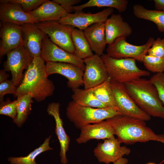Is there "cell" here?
<instances>
[{
	"instance_id": "1",
	"label": "cell",
	"mask_w": 164,
	"mask_h": 164,
	"mask_svg": "<svg viewBox=\"0 0 164 164\" xmlns=\"http://www.w3.org/2000/svg\"><path fill=\"white\" fill-rule=\"evenodd\" d=\"M48 77L45 61L41 56L33 58L17 87L15 96L17 97L31 93L37 102L44 100L53 94L55 89L53 82Z\"/></svg>"
},
{
	"instance_id": "2",
	"label": "cell",
	"mask_w": 164,
	"mask_h": 164,
	"mask_svg": "<svg viewBox=\"0 0 164 164\" xmlns=\"http://www.w3.org/2000/svg\"><path fill=\"white\" fill-rule=\"evenodd\" d=\"M121 143L133 144L149 141L159 142L158 135L142 119L118 114L106 120Z\"/></svg>"
},
{
	"instance_id": "3",
	"label": "cell",
	"mask_w": 164,
	"mask_h": 164,
	"mask_svg": "<svg viewBox=\"0 0 164 164\" xmlns=\"http://www.w3.org/2000/svg\"><path fill=\"white\" fill-rule=\"evenodd\" d=\"M136 104L150 116L164 119V105L157 89L149 80L139 78L124 84Z\"/></svg>"
},
{
	"instance_id": "4",
	"label": "cell",
	"mask_w": 164,
	"mask_h": 164,
	"mask_svg": "<svg viewBox=\"0 0 164 164\" xmlns=\"http://www.w3.org/2000/svg\"><path fill=\"white\" fill-rule=\"evenodd\" d=\"M66 114L67 118L75 126L80 129L87 125L98 122L121 114L116 108L84 107L72 101L68 104Z\"/></svg>"
},
{
	"instance_id": "5",
	"label": "cell",
	"mask_w": 164,
	"mask_h": 164,
	"mask_svg": "<svg viewBox=\"0 0 164 164\" xmlns=\"http://www.w3.org/2000/svg\"><path fill=\"white\" fill-rule=\"evenodd\" d=\"M101 57L105 64L109 77L113 81L125 84L150 75L148 71L139 68L136 60L133 59H115L107 54H103Z\"/></svg>"
},
{
	"instance_id": "6",
	"label": "cell",
	"mask_w": 164,
	"mask_h": 164,
	"mask_svg": "<svg viewBox=\"0 0 164 164\" xmlns=\"http://www.w3.org/2000/svg\"><path fill=\"white\" fill-rule=\"evenodd\" d=\"M126 38L125 36L118 37L108 44L106 54L115 59L132 58L142 62L144 57L147 55L148 50L155 40L154 38L150 37L144 44L137 46L127 42Z\"/></svg>"
},
{
	"instance_id": "7",
	"label": "cell",
	"mask_w": 164,
	"mask_h": 164,
	"mask_svg": "<svg viewBox=\"0 0 164 164\" xmlns=\"http://www.w3.org/2000/svg\"><path fill=\"white\" fill-rule=\"evenodd\" d=\"M36 25L49 37L53 42L66 51L74 54L75 48L72 34L75 27L63 24L59 21L38 22Z\"/></svg>"
},
{
	"instance_id": "8",
	"label": "cell",
	"mask_w": 164,
	"mask_h": 164,
	"mask_svg": "<svg viewBox=\"0 0 164 164\" xmlns=\"http://www.w3.org/2000/svg\"><path fill=\"white\" fill-rule=\"evenodd\" d=\"M111 85L117 108L121 114L145 121L150 119L151 116L136 104L127 92L124 84L111 80Z\"/></svg>"
},
{
	"instance_id": "9",
	"label": "cell",
	"mask_w": 164,
	"mask_h": 164,
	"mask_svg": "<svg viewBox=\"0 0 164 164\" xmlns=\"http://www.w3.org/2000/svg\"><path fill=\"white\" fill-rule=\"evenodd\" d=\"M7 59L3 67L6 71H10L13 82L16 86L21 83L23 76L22 72L27 70L33 58L21 45L7 54Z\"/></svg>"
},
{
	"instance_id": "10",
	"label": "cell",
	"mask_w": 164,
	"mask_h": 164,
	"mask_svg": "<svg viewBox=\"0 0 164 164\" xmlns=\"http://www.w3.org/2000/svg\"><path fill=\"white\" fill-rule=\"evenodd\" d=\"M83 60L85 65L83 76L84 89L94 87L109 77L106 66L101 56L95 54Z\"/></svg>"
},
{
	"instance_id": "11",
	"label": "cell",
	"mask_w": 164,
	"mask_h": 164,
	"mask_svg": "<svg viewBox=\"0 0 164 164\" xmlns=\"http://www.w3.org/2000/svg\"><path fill=\"white\" fill-rule=\"evenodd\" d=\"M41 57L45 62H60L73 64L84 72L85 65L83 60L77 58L53 42L46 35L42 43Z\"/></svg>"
},
{
	"instance_id": "12",
	"label": "cell",
	"mask_w": 164,
	"mask_h": 164,
	"mask_svg": "<svg viewBox=\"0 0 164 164\" xmlns=\"http://www.w3.org/2000/svg\"><path fill=\"white\" fill-rule=\"evenodd\" d=\"M121 143L114 137L105 139L103 142L98 143L94 149V155L100 162L106 164L113 163L131 152L129 148L121 146Z\"/></svg>"
},
{
	"instance_id": "13",
	"label": "cell",
	"mask_w": 164,
	"mask_h": 164,
	"mask_svg": "<svg viewBox=\"0 0 164 164\" xmlns=\"http://www.w3.org/2000/svg\"><path fill=\"white\" fill-rule=\"evenodd\" d=\"M113 9L107 8L95 13H85L82 11L68 14L59 21L61 23L72 26L84 30L97 23H104L113 12Z\"/></svg>"
},
{
	"instance_id": "14",
	"label": "cell",
	"mask_w": 164,
	"mask_h": 164,
	"mask_svg": "<svg viewBox=\"0 0 164 164\" xmlns=\"http://www.w3.org/2000/svg\"><path fill=\"white\" fill-rule=\"evenodd\" d=\"M46 70L47 77L53 74L63 76L68 80L67 86L72 90L83 85L84 71L73 64L63 62H46Z\"/></svg>"
},
{
	"instance_id": "15",
	"label": "cell",
	"mask_w": 164,
	"mask_h": 164,
	"mask_svg": "<svg viewBox=\"0 0 164 164\" xmlns=\"http://www.w3.org/2000/svg\"><path fill=\"white\" fill-rule=\"evenodd\" d=\"M1 23L0 57L23 44L22 31L21 25L8 22H1Z\"/></svg>"
},
{
	"instance_id": "16",
	"label": "cell",
	"mask_w": 164,
	"mask_h": 164,
	"mask_svg": "<svg viewBox=\"0 0 164 164\" xmlns=\"http://www.w3.org/2000/svg\"><path fill=\"white\" fill-rule=\"evenodd\" d=\"M0 19L2 22L19 25L38 23L32 15L23 11L20 4L8 2L5 0H0Z\"/></svg>"
},
{
	"instance_id": "17",
	"label": "cell",
	"mask_w": 164,
	"mask_h": 164,
	"mask_svg": "<svg viewBox=\"0 0 164 164\" xmlns=\"http://www.w3.org/2000/svg\"><path fill=\"white\" fill-rule=\"evenodd\" d=\"M60 104L59 103L53 102L49 104L47 108L48 114L52 116L55 122V132L59 140L60 148L59 155L62 164H67L68 160L66 153L69 150L70 142V137L67 134L63 127V120L60 114Z\"/></svg>"
},
{
	"instance_id": "18",
	"label": "cell",
	"mask_w": 164,
	"mask_h": 164,
	"mask_svg": "<svg viewBox=\"0 0 164 164\" xmlns=\"http://www.w3.org/2000/svg\"><path fill=\"white\" fill-rule=\"evenodd\" d=\"M21 26L25 49L33 58L41 56L42 41L46 35L36 24L26 23Z\"/></svg>"
},
{
	"instance_id": "19",
	"label": "cell",
	"mask_w": 164,
	"mask_h": 164,
	"mask_svg": "<svg viewBox=\"0 0 164 164\" xmlns=\"http://www.w3.org/2000/svg\"><path fill=\"white\" fill-rule=\"evenodd\" d=\"M80 136L76 139L78 144L85 143L91 139H106L114 137L115 132L106 120L89 124L80 129Z\"/></svg>"
},
{
	"instance_id": "20",
	"label": "cell",
	"mask_w": 164,
	"mask_h": 164,
	"mask_svg": "<svg viewBox=\"0 0 164 164\" xmlns=\"http://www.w3.org/2000/svg\"><path fill=\"white\" fill-rule=\"evenodd\" d=\"M107 44L112 43L116 39L128 37L132 33V29L120 14H112L105 22Z\"/></svg>"
},
{
	"instance_id": "21",
	"label": "cell",
	"mask_w": 164,
	"mask_h": 164,
	"mask_svg": "<svg viewBox=\"0 0 164 164\" xmlns=\"http://www.w3.org/2000/svg\"><path fill=\"white\" fill-rule=\"evenodd\" d=\"M28 13L32 15L38 23L58 21L68 14L60 5L48 0H46L39 7Z\"/></svg>"
},
{
	"instance_id": "22",
	"label": "cell",
	"mask_w": 164,
	"mask_h": 164,
	"mask_svg": "<svg viewBox=\"0 0 164 164\" xmlns=\"http://www.w3.org/2000/svg\"><path fill=\"white\" fill-rule=\"evenodd\" d=\"M83 31L92 51L100 56L102 55L107 44L105 22L93 24Z\"/></svg>"
},
{
	"instance_id": "23",
	"label": "cell",
	"mask_w": 164,
	"mask_h": 164,
	"mask_svg": "<svg viewBox=\"0 0 164 164\" xmlns=\"http://www.w3.org/2000/svg\"><path fill=\"white\" fill-rule=\"evenodd\" d=\"M72 91V101L79 105L95 108L108 107L97 99L94 94L93 88L87 89L77 88Z\"/></svg>"
},
{
	"instance_id": "24",
	"label": "cell",
	"mask_w": 164,
	"mask_h": 164,
	"mask_svg": "<svg viewBox=\"0 0 164 164\" xmlns=\"http://www.w3.org/2000/svg\"><path fill=\"white\" fill-rule=\"evenodd\" d=\"M133 12L137 18L154 22L160 32H164V11L148 9L142 5L136 4L133 6Z\"/></svg>"
},
{
	"instance_id": "25",
	"label": "cell",
	"mask_w": 164,
	"mask_h": 164,
	"mask_svg": "<svg viewBox=\"0 0 164 164\" xmlns=\"http://www.w3.org/2000/svg\"><path fill=\"white\" fill-rule=\"evenodd\" d=\"M72 37L75 48L74 55L77 58L84 60L94 55L83 30L74 28Z\"/></svg>"
},
{
	"instance_id": "26",
	"label": "cell",
	"mask_w": 164,
	"mask_h": 164,
	"mask_svg": "<svg viewBox=\"0 0 164 164\" xmlns=\"http://www.w3.org/2000/svg\"><path fill=\"white\" fill-rule=\"evenodd\" d=\"M33 98V96L31 93L17 97V116L12 121L19 128L22 126L31 113Z\"/></svg>"
},
{
	"instance_id": "27",
	"label": "cell",
	"mask_w": 164,
	"mask_h": 164,
	"mask_svg": "<svg viewBox=\"0 0 164 164\" xmlns=\"http://www.w3.org/2000/svg\"><path fill=\"white\" fill-rule=\"evenodd\" d=\"M111 80L109 77L103 83L93 88L94 92L96 98L101 103L107 107L116 108L118 110L111 85Z\"/></svg>"
},
{
	"instance_id": "28",
	"label": "cell",
	"mask_w": 164,
	"mask_h": 164,
	"mask_svg": "<svg viewBox=\"0 0 164 164\" xmlns=\"http://www.w3.org/2000/svg\"><path fill=\"white\" fill-rule=\"evenodd\" d=\"M128 3L127 0H90L82 5L74 6L73 9L74 11L77 12L89 7H107L115 8L119 13H122L126 10Z\"/></svg>"
},
{
	"instance_id": "29",
	"label": "cell",
	"mask_w": 164,
	"mask_h": 164,
	"mask_svg": "<svg viewBox=\"0 0 164 164\" xmlns=\"http://www.w3.org/2000/svg\"><path fill=\"white\" fill-rule=\"evenodd\" d=\"M51 138V135H50L46 138L42 144L27 155L9 157L8 158V161L11 164H38L35 159L38 155L43 152L53 149L49 146Z\"/></svg>"
},
{
	"instance_id": "30",
	"label": "cell",
	"mask_w": 164,
	"mask_h": 164,
	"mask_svg": "<svg viewBox=\"0 0 164 164\" xmlns=\"http://www.w3.org/2000/svg\"><path fill=\"white\" fill-rule=\"evenodd\" d=\"M142 62L146 69L150 71L156 73L164 72V57L146 55L144 57Z\"/></svg>"
},
{
	"instance_id": "31",
	"label": "cell",
	"mask_w": 164,
	"mask_h": 164,
	"mask_svg": "<svg viewBox=\"0 0 164 164\" xmlns=\"http://www.w3.org/2000/svg\"><path fill=\"white\" fill-rule=\"evenodd\" d=\"M17 100L11 101L9 98L6 101L1 102L0 114L9 117L13 120H14L17 114Z\"/></svg>"
},
{
	"instance_id": "32",
	"label": "cell",
	"mask_w": 164,
	"mask_h": 164,
	"mask_svg": "<svg viewBox=\"0 0 164 164\" xmlns=\"http://www.w3.org/2000/svg\"><path fill=\"white\" fill-rule=\"evenodd\" d=\"M6 1L20 4L23 11L27 13L39 7L46 0H5Z\"/></svg>"
},
{
	"instance_id": "33",
	"label": "cell",
	"mask_w": 164,
	"mask_h": 164,
	"mask_svg": "<svg viewBox=\"0 0 164 164\" xmlns=\"http://www.w3.org/2000/svg\"><path fill=\"white\" fill-rule=\"evenodd\" d=\"M149 80L156 87L159 97L164 105V72L156 73Z\"/></svg>"
},
{
	"instance_id": "34",
	"label": "cell",
	"mask_w": 164,
	"mask_h": 164,
	"mask_svg": "<svg viewBox=\"0 0 164 164\" xmlns=\"http://www.w3.org/2000/svg\"><path fill=\"white\" fill-rule=\"evenodd\" d=\"M147 54L154 56L164 57V39L159 37L155 40L152 46L148 50Z\"/></svg>"
},
{
	"instance_id": "35",
	"label": "cell",
	"mask_w": 164,
	"mask_h": 164,
	"mask_svg": "<svg viewBox=\"0 0 164 164\" xmlns=\"http://www.w3.org/2000/svg\"><path fill=\"white\" fill-rule=\"evenodd\" d=\"M16 87L11 80H7L0 84V101H4V96L7 94H16Z\"/></svg>"
},
{
	"instance_id": "36",
	"label": "cell",
	"mask_w": 164,
	"mask_h": 164,
	"mask_svg": "<svg viewBox=\"0 0 164 164\" xmlns=\"http://www.w3.org/2000/svg\"><path fill=\"white\" fill-rule=\"evenodd\" d=\"M54 2L60 5L67 12L70 14L73 11V7L81 1L80 0H53Z\"/></svg>"
},
{
	"instance_id": "37",
	"label": "cell",
	"mask_w": 164,
	"mask_h": 164,
	"mask_svg": "<svg viewBox=\"0 0 164 164\" xmlns=\"http://www.w3.org/2000/svg\"><path fill=\"white\" fill-rule=\"evenodd\" d=\"M155 10L164 11V0H154Z\"/></svg>"
},
{
	"instance_id": "38",
	"label": "cell",
	"mask_w": 164,
	"mask_h": 164,
	"mask_svg": "<svg viewBox=\"0 0 164 164\" xmlns=\"http://www.w3.org/2000/svg\"><path fill=\"white\" fill-rule=\"evenodd\" d=\"M4 70H1L0 71V83L7 80L9 77V74L5 72Z\"/></svg>"
},
{
	"instance_id": "39",
	"label": "cell",
	"mask_w": 164,
	"mask_h": 164,
	"mask_svg": "<svg viewBox=\"0 0 164 164\" xmlns=\"http://www.w3.org/2000/svg\"><path fill=\"white\" fill-rule=\"evenodd\" d=\"M128 162V159L122 157L115 161L113 164H127Z\"/></svg>"
},
{
	"instance_id": "40",
	"label": "cell",
	"mask_w": 164,
	"mask_h": 164,
	"mask_svg": "<svg viewBox=\"0 0 164 164\" xmlns=\"http://www.w3.org/2000/svg\"><path fill=\"white\" fill-rule=\"evenodd\" d=\"M159 142L164 144V134L158 135Z\"/></svg>"
},
{
	"instance_id": "41",
	"label": "cell",
	"mask_w": 164,
	"mask_h": 164,
	"mask_svg": "<svg viewBox=\"0 0 164 164\" xmlns=\"http://www.w3.org/2000/svg\"><path fill=\"white\" fill-rule=\"evenodd\" d=\"M147 164H156L154 163L153 162H149L147 163Z\"/></svg>"
}]
</instances>
